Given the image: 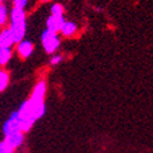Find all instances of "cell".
I'll list each match as a JSON object with an SVG mask.
<instances>
[{"label":"cell","mask_w":153,"mask_h":153,"mask_svg":"<svg viewBox=\"0 0 153 153\" xmlns=\"http://www.w3.org/2000/svg\"><path fill=\"white\" fill-rule=\"evenodd\" d=\"M65 19L63 16H55V15H50L47 19V29L50 31H54V33H58L62 31L63 25L65 24Z\"/></svg>","instance_id":"5b68a950"},{"label":"cell","mask_w":153,"mask_h":153,"mask_svg":"<svg viewBox=\"0 0 153 153\" xmlns=\"http://www.w3.org/2000/svg\"><path fill=\"white\" fill-rule=\"evenodd\" d=\"M11 58V48H0V65L6 64Z\"/></svg>","instance_id":"30bf717a"},{"label":"cell","mask_w":153,"mask_h":153,"mask_svg":"<svg viewBox=\"0 0 153 153\" xmlns=\"http://www.w3.org/2000/svg\"><path fill=\"white\" fill-rule=\"evenodd\" d=\"M76 33V25L74 22H65V24L63 25L62 34L64 36H72Z\"/></svg>","instance_id":"9c48e42d"},{"label":"cell","mask_w":153,"mask_h":153,"mask_svg":"<svg viewBox=\"0 0 153 153\" xmlns=\"http://www.w3.org/2000/svg\"><path fill=\"white\" fill-rule=\"evenodd\" d=\"M63 6L60 4H53L52 5V9H50V11H52V15H55V16H63Z\"/></svg>","instance_id":"4fadbf2b"},{"label":"cell","mask_w":153,"mask_h":153,"mask_svg":"<svg viewBox=\"0 0 153 153\" xmlns=\"http://www.w3.org/2000/svg\"><path fill=\"white\" fill-rule=\"evenodd\" d=\"M45 92H47V84L44 80H39L36 83V85L34 87V91L31 93V97L29 100L33 104H42L44 103V97H45Z\"/></svg>","instance_id":"277c9868"},{"label":"cell","mask_w":153,"mask_h":153,"mask_svg":"<svg viewBox=\"0 0 153 153\" xmlns=\"http://www.w3.org/2000/svg\"><path fill=\"white\" fill-rule=\"evenodd\" d=\"M4 141L8 143L13 149H15V148H18V147H20V144L23 143V141H24V134H23V132L11 133V134L5 136Z\"/></svg>","instance_id":"52a82bcc"},{"label":"cell","mask_w":153,"mask_h":153,"mask_svg":"<svg viewBox=\"0 0 153 153\" xmlns=\"http://www.w3.org/2000/svg\"><path fill=\"white\" fill-rule=\"evenodd\" d=\"M14 44V38L9 29H4L0 31V48H11Z\"/></svg>","instance_id":"ba28073f"},{"label":"cell","mask_w":153,"mask_h":153,"mask_svg":"<svg viewBox=\"0 0 153 153\" xmlns=\"http://www.w3.org/2000/svg\"><path fill=\"white\" fill-rule=\"evenodd\" d=\"M8 20V9L6 6L0 4V25H4Z\"/></svg>","instance_id":"7c38bea8"},{"label":"cell","mask_w":153,"mask_h":153,"mask_svg":"<svg viewBox=\"0 0 153 153\" xmlns=\"http://www.w3.org/2000/svg\"><path fill=\"white\" fill-rule=\"evenodd\" d=\"M8 83H9V74H8V72L0 69V92L5 91V88L8 87Z\"/></svg>","instance_id":"8fae6325"},{"label":"cell","mask_w":153,"mask_h":153,"mask_svg":"<svg viewBox=\"0 0 153 153\" xmlns=\"http://www.w3.org/2000/svg\"><path fill=\"white\" fill-rule=\"evenodd\" d=\"M3 1H4V0H0V4H1V3H3Z\"/></svg>","instance_id":"ac0fdd59"},{"label":"cell","mask_w":153,"mask_h":153,"mask_svg":"<svg viewBox=\"0 0 153 153\" xmlns=\"http://www.w3.org/2000/svg\"><path fill=\"white\" fill-rule=\"evenodd\" d=\"M14 1V8H18V9H23L24 10V8L28 5V0H13Z\"/></svg>","instance_id":"9a60e30c"},{"label":"cell","mask_w":153,"mask_h":153,"mask_svg":"<svg viewBox=\"0 0 153 153\" xmlns=\"http://www.w3.org/2000/svg\"><path fill=\"white\" fill-rule=\"evenodd\" d=\"M42 44H43L44 50L50 54V53H54L59 48L60 42H59V38L56 35V33L47 29L45 31L42 33Z\"/></svg>","instance_id":"7a4b0ae2"},{"label":"cell","mask_w":153,"mask_h":153,"mask_svg":"<svg viewBox=\"0 0 153 153\" xmlns=\"http://www.w3.org/2000/svg\"><path fill=\"white\" fill-rule=\"evenodd\" d=\"M33 49H34L33 43L30 40H23L18 44V54H19V56H22L23 59L29 58L31 53H33Z\"/></svg>","instance_id":"8992f818"},{"label":"cell","mask_w":153,"mask_h":153,"mask_svg":"<svg viewBox=\"0 0 153 153\" xmlns=\"http://www.w3.org/2000/svg\"><path fill=\"white\" fill-rule=\"evenodd\" d=\"M20 123H22V119L19 117V113L18 112L11 113V116L4 123V127H3L4 134L8 136V134H11V133H15V132H22Z\"/></svg>","instance_id":"3957f363"},{"label":"cell","mask_w":153,"mask_h":153,"mask_svg":"<svg viewBox=\"0 0 153 153\" xmlns=\"http://www.w3.org/2000/svg\"><path fill=\"white\" fill-rule=\"evenodd\" d=\"M62 55H54L52 59H50V64H53V65H56V64H59V63L62 62Z\"/></svg>","instance_id":"2e32d148"},{"label":"cell","mask_w":153,"mask_h":153,"mask_svg":"<svg viewBox=\"0 0 153 153\" xmlns=\"http://www.w3.org/2000/svg\"><path fill=\"white\" fill-rule=\"evenodd\" d=\"M42 1H44V3H45V1H49V0H42Z\"/></svg>","instance_id":"e0dca14e"},{"label":"cell","mask_w":153,"mask_h":153,"mask_svg":"<svg viewBox=\"0 0 153 153\" xmlns=\"http://www.w3.org/2000/svg\"><path fill=\"white\" fill-rule=\"evenodd\" d=\"M10 31L14 38V43H20L24 40L25 29H27V23H25V11L23 9L14 8L10 14Z\"/></svg>","instance_id":"6da1fadb"},{"label":"cell","mask_w":153,"mask_h":153,"mask_svg":"<svg viewBox=\"0 0 153 153\" xmlns=\"http://www.w3.org/2000/svg\"><path fill=\"white\" fill-rule=\"evenodd\" d=\"M13 152H14V149H13L5 141L0 142V153H13Z\"/></svg>","instance_id":"5bb4252c"}]
</instances>
